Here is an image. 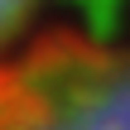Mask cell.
<instances>
[{
    "instance_id": "1",
    "label": "cell",
    "mask_w": 130,
    "mask_h": 130,
    "mask_svg": "<svg viewBox=\"0 0 130 130\" xmlns=\"http://www.w3.org/2000/svg\"><path fill=\"white\" fill-rule=\"evenodd\" d=\"M0 130H130V43L77 29L0 53Z\"/></svg>"
},
{
    "instance_id": "2",
    "label": "cell",
    "mask_w": 130,
    "mask_h": 130,
    "mask_svg": "<svg viewBox=\"0 0 130 130\" xmlns=\"http://www.w3.org/2000/svg\"><path fill=\"white\" fill-rule=\"evenodd\" d=\"M34 10H39V0H0V53L24 43V29H29Z\"/></svg>"
}]
</instances>
